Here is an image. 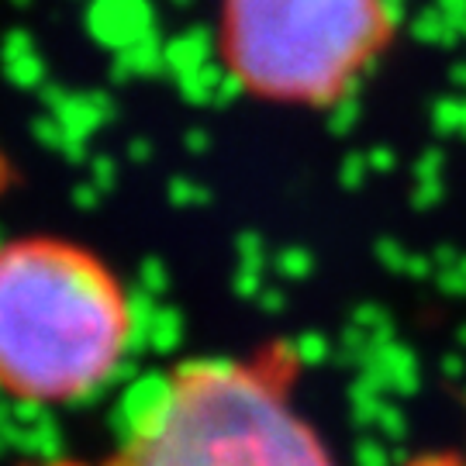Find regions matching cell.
<instances>
[{
	"label": "cell",
	"instance_id": "obj_2",
	"mask_svg": "<svg viewBox=\"0 0 466 466\" xmlns=\"http://www.w3.org/2000/svg\"><path fill=\"white\" fill-rule=\"evenodd\" d=\"M107 466H335L287 383L249 360L198 356L121 400Z\"/></svg>",
	"mask_w": 466,
	"mask_h": 466
},
{
	"label": "cell",
	"instance_id": "obj_4",
	"mask_svg": "<svg viewBox=\"0 0 466 466\" xmlns=\"http://www.w3.org/2000/svg\"><path fill=\"white\" fill-rule=\"evenodd\" d=\"M408 466H466V460L463 456H421Z\"/></svg>",
	"mask_w": 466,
	"mask_h": 466
},
{
	"label": "cell",
	"instance_id": "obj_3",
	"mask_svg": "<svg viewBox=\"0 0 466 466\" xmlns=\"http://www.w3.org/2000/svg\"><path fill=\"white\" fill-rule=\"evenodd\" d=\"M398 38L390 0H218L215 49L242 94L273 107H335Z\"/></svg>",
	"mask_w": 466,
	"mask_h": 466
},
{
	"label": "cell",
	"instance_id": "obj_1",
	"mask_svg": "<svg viewBox=\"0 0 466 466\" xmlns=\"http://www.w3.org/2000/svg\"><path fill=\"white\" fill-rule=\"evenodd\" d=\"M132 339V298L97 252L56 235L0 242V398L80 404L121 373Z\"/></svg>",
	"mask_w": 466,
	"mask_h": 466
}]
</instances>
